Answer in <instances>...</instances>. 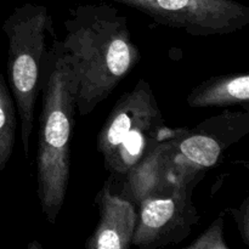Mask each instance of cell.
<instances>
[{"label":"cell","mask_w":249,"mask_h":249,"mask_svg":"<svg viewBox=\"0 0 249 249\" xmlns=\"http://www.w3.org/2000/svg\"><path fill=\"white\" fill-rule=\"evenodd\" d=\"M61 40L75 77L80 116L91 113L141 60L128 19L107 4H84L70 11Z\"/></svg>","instance_id":"1"},{"label":"cell","mask_w":249,"mask_h":249,"mask_svg":"<svg viewBox=\"0 0 249 249\" xmlns=\"http://www.w3.org/2000/svg\"><path fill=\"white\" fill-rule=\"evenodd\" d=\"M75 77L58 39H51L40 78L41 111L36 150V195L41 212L55 224L67 196L71 141L75 126Z\"/></svg>","instance_id":"2"},{"label":"cell","mask_w":249,"mask_h":249,"mask_svg":"<svg viewBox=\"0 0 249 249\" xmlns=\"http://www.w3.org/2000/svg\"><path fill=\"white\" fill-rule=\"evenodd\" d=\"M1 29L7 39V85L18 113L23 152L28 157L41 71L50 46L48 39L56 36L53 17L45 5L26 2L12 10Z\"/></svg>","instance_id":"3"},{"label":"cell","mask_w":249,"mask_h":249,"mask_svg":"<svg viewBox=\"0 0 249 249\" xmlns=\"http://www.w3.org/2000/svg\"><path fill=\"white\" fill-rule=\"evenodd\" d=\"M170 130L152 88L140 78L117 100L97 135L96 147L107 172L122 178Z\"/></svg>","instance_id":"4"},{"label":"cell","mask_w":249,"mask_h":249,"mask_svg":"<svg viewBox=\"0 0 249 249\" xmlns=\"http://www.w3.org/2000/svg\"><path fill=\"white\" fill-rule=\"evenodd\" d=\"M249 133V111H224L185 128L177 141L174 174L178 185L196 187L224 152Z\"/></svg>","instance_id":"5"},{"label":"cell","mask_w":249,"mask_h":249,"mask_svg":"<svg viewBox=\"0 0 249 249\" xmlns=\"http://www.w3.org/2000/svg\"><path fill=\"white\" fill-rule=\"evenodd\" d=\"M194 36H228L249 24V6L235 0H112Z\"/></svg>","instance_id":"6"},{"label":"cell","mask_w":249,"mask_h":249,"mask_svg":"<svg viewBox=\"0 0 249 249\" xmlns=\"http://www.w3.org/2000/svg\"><path fill=\"white\" fill-rule=\"evenodd\" d=\"M194 190L186 185H178L168 196L141 202L131 246L157 249L184 242L199 223L198 211L192 201Z\"/></svg>","instance_id":"7"},{"label":"cell","mask_w":249,"mask_h":249,"mask_svg":"<svg viewBox=\"0 0 249 249\" xmlns=\"http://www.w3.org/2000/svg\"><path fill=\"white\" fill-rule=\"evenodd\" d=\"M184 130L185 128H172L167 136L122 177V189L117 192L136 207L145 199L173 194L178 186L174 155L177 141Z\"/></svg>","instance_id":"8"},{"label":"cell","mask_w":249,"mask_h":249,"mask_svg":"<svg viewBox=\"0 0 249 249\" xmlns=\"http://www.w3.org/2000/svg\"><path fill=\"white\" fill-rule=\"evenodd\" d=\"M99 223L85 242L87 249H129L138 221V207L112 187L111 179L95 198Z\"/></svg>","instance_id":"9"},{"label":"cell","mask_w":249,"mask_h":249,"mask_svg":"<svg viewBox=\"0 0 249 249\" xmlns=\"http://www.w3.org/2000/svg\"><path fill=\"white\" fill-rule=\"evenodd\" d=\"M186 102L191 108L242 106L245 111H248L249 73H231L208 78L189 92Z\"/></svg>","instance_id":"10"},{"label":"cell","mask_w":249,"mask_h":249,"mask_svg":"<svg viewBox=\"0 0 249 249\" xmlns=\"http://www.w3.org/2000/svg\"><path fill=\"white\" fill-rule=\"evenodd\" d=\"M18 124L16 105L4 75L0 73V174L7 167L14 152Z\"/></svg>","instance_id":"11"},{"label":"cell","mask_w":249,"mask_h":249,"mask_svg":"<svg viewBox=\"0 0 249 249\" xmlns=\"http://www.w3.org/2000/svg\"><path fill=\"white\" fill-rule=\"evenodd\" d=\"M224 225H225V211L221 212L218 218L211 224L208 229L187 245L186 249H230L224 238Z\"/></svg>","instance_id":"12"},{"label":"cell","mask_w":249,"mask_h":249,"mask_svg":"<svg viewBox=\"0 0 249 249\" xmlns=\"http://www.w3.org/2000/svg\"><path fill=\"white\" fill-rule=\"evenodd\" d=\"M226 212H230L233 220L236 221L240 232L241 238L246 246H249V197L243 199L242 204L238 208L226 209Z\"/></svg>","instance_id":"13"},{"label":"cell","mask_w":249,"mask_h":249,"mask_svg":"<svg viewBox=\"0 0 249 249\" xmlns=\"http://www.w3.org/2000/svg\"><path fill=\"white\" fill-rule=\"evenodd\" d=\"M33 247H36V248H39V249H40V248H41V246L39 245L38 242H36V241H34V242L29 243V245H28V249H32V248H33Z\"/></svg>","instance_id":"14"}]
</instances>
